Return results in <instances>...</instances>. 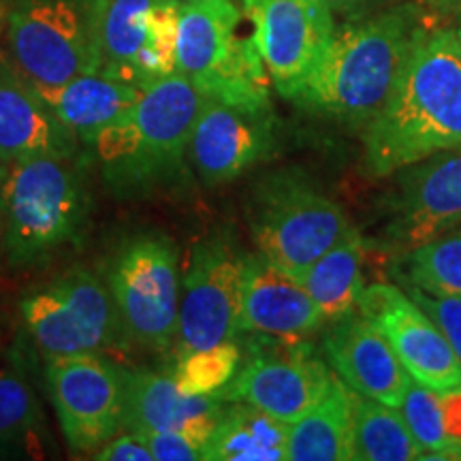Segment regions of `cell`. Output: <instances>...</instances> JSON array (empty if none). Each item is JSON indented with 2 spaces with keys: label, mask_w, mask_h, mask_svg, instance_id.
<instances>
[{
  "label": "cell",
  "mask_w": 461,
  "mask_h": 461,
  "mask_svg": "<svg viewBox=\"0 0 461 461\" xmlns=\"http://www.w3.org/2000/svg\"><path fill=\"white\" fill-rule=\"evenodd\" d=\"M367 176L397 169L461 146V48L448 26L428 28L414 43L389 99L366 126Z\"/></svg>",
  "instance_id": "obj_1"
},
{
  "label": "cell",
  "mask_w": 461,
  "mask_h": 461,
  "mask_svg": "<svg viewBox=\"0 0 461 461\" xmlns=\"http://www.w3.org/2000/svg\"><path fill=\"white\" fill-rule=\"evenodd\" d=\"M429 26L419 0L346 22L293 101L305 112L366 126L380 112Z\"/></svg>",
  "instance_id": "obj_2"
},
{
  "label": "cell",
  "mask_w": 461,
  "mask_h": 461,
  "mask_svg": "<svg viewBox=\"0 0 461 461\" xmlns=\"http://www.w3.org/2000/svg\"><path fill=\"white\" fill-rule=\"evenodd\" d=\"M203 99L188 77L171 73L143 88L132 112L88 143L115 199H146L182 180Z\"/></svg>",
  "instance_id": "obj_3"
},
{
  "label": "cell",
  "mask_w": 461,
  "mask_h": 461,
  "mask_svg": "<svg viewBox=\"0 0 461 461\" xmlns=\"http://www.w3.org/2000/svg\"><path fill=\"white\" fill-rule=\"evenodd\" d=\"M92 194L84 158L37 157L7 165L0 246L14 267H37L82 244Z\"/></svg>",
  "instance_id": "obj_4"
},
{
  "label": "cell",
  "mask_w": 461,
  "mask_h": 461,
  "mask_svg": "<svg viewBox=\"0 0 461 461\" xmlns=\"http://www.w3.org/2000/svg\"><path fill=\"white\" fill-rule=\"evenodd\" d=\"M244 11L235 0H182L177 15V73L205 96L265 112L269 79L255 37L241 34Z\"/></svg>",
  "instance_id": "obj_5"
},
{
  "label": "cell",
  "mask_w": 461,
  "mask_h": 461,
  "mask_svg": "<svg viewBox=\"0 0 461 461\" xmlns=\"http://www.w3.org/2000/svg\"><path fill=\"white\" fill-rule=\"evenodd\" d=\"M246 218L258 255L295 278L353 229L344 207L297 169L252 184Z\"/></svg>",
  "instance_id": "obj_6"
},
{
  "label": "cell",
  "mask_w": 461,
  "mask_h": 461,
  "mask_svg": "<svg viewBox=\"0 0 461 461\" xmlns=\"http://www.w3.org/2000/svg\"><path fill=\"white\" fill-rule=\"evenodd\" d=\"M103 278L132 346L165 353L177 336L180 255L160 233L132 235L109 257Z\"/></svg>",
  "instance_id": "obj_7"
},
{
  "label": "cell",
  "mask_w": 461,
  "mask_h": 461,
  "mask_svg": "<svg viewBox=\"0 0 461 461\" xmlns=\"http://www.w3.org/2000/svg\"><path fill=\"white\" fill-rule=\"evenodd\" d=\"M20 310L45 359L131 348L105 278L88 267L67 269L26 293Z\"/></svg>",
  "instance_id": "obj_8"
},
{
  "label": "cell",
  "mask_w": 461,
  "mask_h": 461,
  "mask_svg": "<svg viewBox=\"0 0 461 461\" xmlns=\"http://www.w3.org/2000/svg\"><path fill=\"white\" fill-rule=\"evenodd\" d=\"M96 73L140 88L177 73V0H90Z\"/></svg>",
  "instance_id": "obj_9"
},
{
  "label": "cell",
  "mask_w": 461,
  "mask_h": 461,
  "mask_svg": "<svg viewBox=\"0 0 461 461\" xmlns=\"http://www.w3.org/2000/svg\"><path fill=\"white\" fill-rule=\"evenodd\" d=\"M244 263L246 252L227 230L207 235L190 248L180 285L177 355L235 342Z\"/></svg>",
  "instance_id": "obj_10"
},
{
  "label": "cell",
  "mask_w": 461,
  "mask_h": 461,
  "mask_svg": "<svg viewBox=\"0 0 461 461\" xmlns=\"http://www.w3.org/2000/svg\"><path fill=\"white\" fill-rule=\"evenodd\" d=\"M9 50L39 92L96 73L88 11L73 0H20L9 15Z\"/></svg>",
  "instance_id": "obj_11"
},
{
  "label": "cell",
  "mask_w": 461,
  "mask_h": 461,
  "mask_svg": "<svg viewBox=\"0 0 461 461\" xmlns=\"http://www.w3.org/2000/svg\"><path fill=\"white\" fill-rule=\"evenodd\" d=\"M126 376L101 353L45 359L51 406L73 451L92 453L122 431Z\"/></svg>",
  "instance_id": "obj_12"
},
{
  "label": "cell",
  "mask_w": 461,
  "mask_h": 461,
  "mask_svg": "<svg viewBox=\"0 0 461 461\" xmlns=\"http://www.w3.org/2000/svg\"><path fill=\"white\" fill-rule=\"evenodd\" d=\"M252 37L276 90L297 96L338 31L325 0H241Z\"/></svg>",
  "instance_id": "obj_13"
},
{
  "label": "cell",
  "mask_w": 461,
  "mask_h": 461,
  "mask_svg": "<svg viewBox=\"0 0 461 461\" xmlns=\"http://www.w3.org/2000/svg\"><path fill=\"white\" fill-rule=\"evenodd\" d=\"M384 194V235L412 250L461 224V146L402 167Z\"/></svg>",
  "instance_id": "obj_14"
},
{
  "label": "cell",
  "mask_w": 461,
  "mask_h": 461,
  "mask_svg": "<svg viewBox=\"0 0 461 461\" xmlns=\"http://www.w3.org/2000/svg\"><path fill=\"white\" fill-rule=\"evenodd\" d=\"M357 305L383 333L414 383L436 393L461 387V363L451 344L402 288L376 282L363 288Z\"/></svg>",
  "instance_id": "obj_15"
},
{
  "label": "cell",
  "mask_w": 461,
  "mask_h": 461,
  "mask_svg": "<svg viewBox=\"0 0 461 461\" xmlns=\"http://www.w3.org/2000/svg\"><path fill=\"white\" fill-rule=\"evenodd\" d=\"M272 149V109L252 112L205 96L188 146V163L201 182L221 186L238 180Z\"/></svg>",
  "instance_id": "obj_16"
},
{
  "label": "cell",
  "mask_w": 461,
  "mask_h": 461,
  "mask_svg": "<svg viewBox=\"0 0 461 461\" xmlns=\"http://www.w3.org/2000/svg\"><path fill=\"white\" fill-rule=\"evenodd\" d=\"M333 378L325 363L291 342L288 350L252 353L218 395L224 402H244L291 425L327 393Z\"/></svg>",
  "instance_id": "obj_17"
},
{
  "label": "cell",
  "mask_w": 461,
  "mask_h": 461,
  "mask_svg": "<svg viewBox=\"0 0 461 461\" xmlns=\"http://www.w3.org/2000/svg\"><path fill=\"white\" fill-rule=\"evenodd\" d=\"M322 325V316L308 288L282 272L263 255H246L241 276L240 336L297 342Z\"/></svg>",
  "instance_id": "obj_18"
},
{
  "label": "cell",
  "mask_w": 461,
  "mask_h": 461,
  "mask_svg": "<svg viewBox=\"0 0 461 461\" xmlns=\"http://www.w3.org/2000/svg\"><path fill=\"white\" fill-rule=\"evenodd\" d=\"M325 355L350 391L400 408L411 374L403 370L383 333L361 312L333 322L325 338Z\"/></svg>",
  "instance_id": "obj_19"
},
{
  "label": "cell",
  "mask_w": 461,
  "mask_h": 461,
  "mask_svg": "<svg viewBox=\"0 0 461 461\" xmlns=\"http://www.w3.org/2000/svg\"><path fill=\"white\" fill-rule=\"evenodd\" d=\"M77 135L62 122L48 101L0 58V163L37 157H71Z\"/></svg>",
  "instance_id": "obj_20"
},
{
  "label": "cell",
  "mask_w": 461,
  "mask_h": 461,
  "mask_svg": "<svg viewBox=\"0 0 461 461\" xmlns=\"http://www.w3.org/2000/svg\"><path fill=\"white\" fill-rule=\"evenodd\" d=\"M227 406L218 393L188 395L163 374L129 372L122 431L158 434L180 431L203 448Z\"/></svg>",
  "instance_id": "obj_21"
},
{
  "label": "cell",
  "mask_w": 461,
  "mask_h": 461,
  "mask_svg": "<svg viewBox=\"0 0 461 461\" xmlns=\"http://www.w3.org/2000/svg\"><path fill=\"white\" fill-rule=\"evenodd\" d=\"M39 95L77 135V140L88 146L103 129L132 112L141 99L143 88L109 77L105 73H84L65 86L41 90Z\"/></svg>",
  "instance_id": "obj_22"
},
{
  "label": "cell",
  "mask_w": 461,
  "mask_h": 461,
  "mask_svg": "<svg viewBox=\"0 0 461 461\" xmlns=\"http://www.w3.org/2000/svg\"><path fill=\"white\" fill-rule=\"evenodd\" d=\"M286 459L348 461L355 459L353 395L339 378L327 393L288 429Z\"/></svg>",
  "instance_id": "obj_23"
},
{
  "label": "cell",
  "mask_w": 461,
  "mask_h": 461,
  "mask_svg": "<svg viewBox=\"0 0 461 461\" xmlns=\"http://www.w3.org/2000/svg\"><path fill=\"white\" fill-rule=\"evenodd\" d=\"M291 425L272 414L230 402L205 447V461H286Z\"/></svg>",
  "instance_id": "obj_24"
},
{
  "label": "cell",
  "mask_w": 461,
  "mask_h": 461,
  "mask_svg": "<svg viewBox=\"0 0 461 461\" xmlns=\"http://www.w3.org/2000/svg\"><path fill=\"white\" fill-rule=\"evenodd\" d=\"M45 414L20 355L0 366V457H43Z\"/></svg>",
  "instance_id": "obj_25"
},
{
  "label": "cell",
  "mask_w": 461,
  "mask_h": 461,
  "mask_svg": "<svg viewBox=\"0 0 461 461\" xmlns=\"http://www.w3.org/2000/svg\"><path fill=\"white\" fill-rule=\"evenodd\" d=\"M363 261L366 244L359 230L350 229L299 278L314 299L322 322H336L355 312L363 293Z\"/></svg>",
  "instance_id": "obj_26"
},
{
  "label": "cell",
  "mask_w": 461,
  "mask_h": 461,
  "mask_svg": "<svg viewBox=\"0 0 461 461\" xmlns=\"http://www.w3.org/2000/svg\"><path fill=\"white\" fill-rule=\"evenodd\" d=\"M353 395V445L359 461H414L423 447L408 428L400 408L372 397Z\"/></svg>",
  "instance_id": "obj_27"
},
{
  "label": "cell",
  "mask_w": 461,
  "mask_h": 461,
  "mask_svg": "<svg viewBox=\"0 0 461 461\" xmlns=\"http://www.w3.org/2000/svg\"><path fill=\"white\" fill-rule=\"evenodd\" d=\"M403 282L429 295H461V224L425 241L403 258Z\"/></svg>",
  "instance_id": "obj_28"
},
{
  "label": "cell",
  "mask_w": 461,
  "mask_h": 461,
  "mask_svg": "<svg viewBox=\"0 0 461 461\" xmlns=\"http://www.w3.org/2000/svg\"><path fill=\"white\" fill-rule=\"evenodd\" d=\"M241 350L235 342L210 346V348L188 350L177 355L171 378L180 391L188 395L218 393L235 372L240 370Z\"/></svg>",
  "instance_id": "obj_29"
},
{
  "label": "cell",
  "mask_w": 461,
  "mask_h": 461,
  "mask_svg": "<svg viewBox=\"0 0 461 461\" xmlns=\"http://www.w3.org/2000/svg\"><path fill=\"white\" fill-rule=\"evenodd\" d=\"M400 412L406 419L408 428L419 440V445L423 447V457L420 459H457L451 442H448L440 397L436 391L411 380L406 395L400 403Z\"/></svg>",
  "instance_id": "obj_30"
},
{
  "label": "cell",
  "mask_w": 461,
  "mask_h": 461,
  "mask_svg": "<svg viewBox=\"0 0 461 461\" xmlns=\"http://www.w3.org/2000/svg\"><path fill=\"white\" fill-rule=\"evenodd\" d=\"M406 295L434 321L447 342L451 344L455 357L461 363V295H429L417 286L406 285Z\"/></svg>",
  "instance_id": "obj_31"
},
{
  "label": "cell",
  "mask_w": 461,
  "mask_h": 461,
  "mask_svg": "<svg viewBox=\"0 0 461 461\" xmlns=\"http://www.w3.org/2000/svg\"><path fill=\"white\" fill-rule=\"evenodd\" d=\"M152 453L154 461H199L205 459V451L197 442L180 431H158V434H140Z\"/></svg>",
  "instance_id": "obj_32"
},
{
  "label": "cell",
  "mask_w": 461,
  "mask_h": 461,
  "mask_svg": "<svg viewBox=\"0 0 461 461\" xmlns=\"http://www.w3.org/2000/svg\"><path fill=\"white\" fill-rule=\"evenodd\" d=\"M92 459L101 461H154L152 453L146 445V440L135 431H120V436H113L105 445L96 448Z\"/></svg>",
  "instance_id": "obj_33"
},
{
  "label": "cell",
  "mask_w": 461,
  "mask_h": 461,
  "mask_svg": "<svg viewBox=\"0 0 461 461\" xmlns=\"http://www.w3.org/2000/svg\"><path fill=\"white\" fill-rule=\"evenodd\" d=\"M333 11V15L344 17L346 22L363 20V17L376 15L380 11L395 7V5L406 3V0H325Z\"/></svg>",
  "instance_id": "obj_34"
},
{
  "label": "cell",
  "mask_w": 461,
  "mask_h": 461,
  "mask_svg": "<svg viewBox=\"0 0 461 461\" xmlns=\"http://www.w3.org/2000/svg\"><path fill=\"white\" fill-rule=\"evenodd\" d=\"M438 397H440L448 442H451L455 457L461 459V387L448 391V393H438Z\"/></svg>",
  "instance_id": "obj_35"
},
{
  "label": "cell",
  "mask_w": 461,
  "mask_h": 461,
  "mask_svg": "<svg viewBox=\"0 0 461 461\" xmlns=\"http://www.w3.org/2000/svg\"><path fill=\"white\" fill-rule=\"evenodd\" d=\"M429 26H445V22L461 15V0H419Z\"/></svg>",
  "instance_id": "obj_36"
},
{
  "label": "cell",
  "mask_w": 461,
  "mask_h": 461,
  "mask_svg": "<svg viewBox=\"0 0 461 461\" xmlns=\"http://www.w3.org/2000/svg\"><path fill=\"white\" fill-rule=\"evenodd\" d=\"M5 171H7V165L0 163V207H3V182H5Z\"/></svg>",
  "instance_id": "obj_37"
},
{
  "label": "cell",
  "mask_w": 461,
  "mask_h": 461,
  "mask_svg": "<svg viewBox=\"0 0 461 461\" xmlns=\"http://www.w3.org/2000/svg\"><path fill=\"white\" fill-rule=\"evenodd\" d=\"M457 22H459V24H457V28H455V32H457V41H459V48H461V15L457 17Z\"/></svg>",
  "instance_id": "obj_38"
},
{
  "label": "cell",
  "mask_w": 461,
  "mask_h": 461,
  "mask_svg": "<svg viewBox=\"0 0 461 461\" xmlns=\"http://www.w3.org/2000/svg\"><path fill=\"white\" fill-rule=\"evenodd\" d=\"M177 3H182V0H177Z\"/></svg>",
  "instance_id": "obj_39"
}]
</instances>
